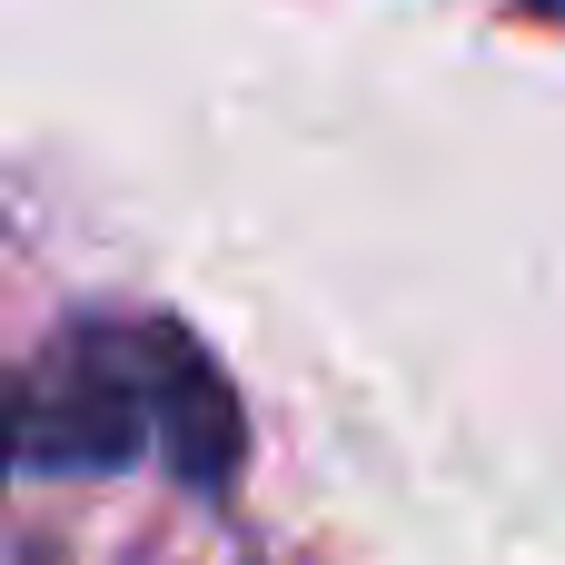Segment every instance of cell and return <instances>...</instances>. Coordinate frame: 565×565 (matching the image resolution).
<instances>
[{
    "mask_svg": "<svg viewBox=\"0 0 565 565\" xmlns=\"http://www.w3.org/2000/svg\"><path fill=\"white\" fill-rule=\"evenodd\" d=\"M179 328H79L20 397V467H129L169 447Z\"/></svg>",
    "mask_w": 565,
    "mask_h": 565,
    "instance_id": "cell-1",
    "label": "cell"
}]
</instances>
